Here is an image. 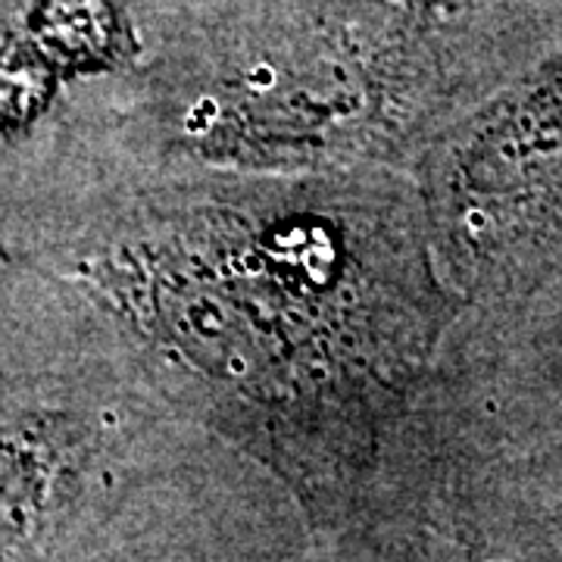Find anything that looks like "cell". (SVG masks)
Returning <instances> with one entry per match:
<instances>
[{"label":"cell","mask_w":562,"mask_h":562,"mask_svg":"<svg viewBox=\"0 0 562 562\" xmlns=\"http://www.w3.org/2000/svg\"><path fill=\"white\" fill-rule=\"evenodd\" d=\"M462 3H472V0H406V7L413 10V13H443V10H457Z\"/></svg>","instance_id":"52a82bcc"},{"label":"cell","mask_w":562,"mask_h":562,"mask_svg":"<svg viewBox=\"0 0 562 562\" xmlns=\"http://www.w3.org/2000/svg\"><path fill=\"white\" fill-rule=\"evenodd\" d=\"M72 387H13L3 403V484L10 535L60 513L106 447L110 416L69 397Z\"/></svg>","instance_id":"277c9868"},{"label":"cell","mask_w":562,"mask_h":562,"mask_svg":"<svg viewBox=\"0 0 562 562\" xmlns=\"http://www.w3.org/2000/svg\"><path fill=\"white\" fill-rule=\"evenodd\" d=\"M416 188L460 301L531 279L562 238V50L431 140Z\"/></svg>","instance_id":"7a4b0ae2"},{"label":"cell","mask_w":562,"mask_h":562,"mask_svg":"<svg viewBox=\"0 0 562 562\" xmlns=\"http://www.w3.org/2000/svg\"><path fill=\"white\" fill-rule=\"evenodd\" d=\"M32 38L63 72H101L135 57V41L113 0H35Z\"/></svg>","instance_id":"5b68a950"},{"label":"cell","mask_w":562,"mask_h":562,"mask_svg":"<svg viewBox=\"0 0 562 562\" xmlns=\"http://www.w3.org/2000/svg\"><path fill=\"white\" fill-rule=\"evenodd\" d=\"M57 72L38 47L16 44L3 66V122L7 128H22L44 110L54 94Z\"/></svg>","instance_id":"8992f818"},{"label":"cell","mask_w":562,"mask_h":562,"mask_svg":"<svg viewBox=\"0 0 562 562\" xmlns=\"http://www.w3.org/2000/svg\"><path fill=\"white\" fill-rule=\"evenodd\" d=\"M57 266L166 401L313 506L369 469L462 303L419 188L384 166L160 184L88 222Z\"/></svg>","instance_id":"6da1fadb"},{"label":"cell","mask_w":562,"mask_h":562,"mask_svg":"<svg viewBox=\"0 0 562 562\" xmlns=\"http://www.w3.org/2000/svg\"><path fill=\"white\" fill-rule=\"evenodd\" d=\"M431 101L416 54L384 44L294 69L254 66L188 106L176 144L228 172L375 169L413 144Z\"/></svg>","instance_id":"3957f363"}]
</instances>
